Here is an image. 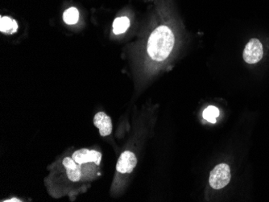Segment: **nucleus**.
Returning <instances> with one entry per match:
<instances>
[{
  "label": "nucleus",
  "instance_id": "20e7f679",
  "mask_svg": "<svg viewBox=\"0 0 269 202\" xmlns=\"http://www.w3.org/2000/svg\"><path fill=\"white\" fill-rule=\"evenodd\" d=\"M136 164L137 158L136 155L131 151H124L118 160L116 170L121 174H129L136 168Z\"/></svg>",
  "mask_w": 269,
  "mask_h": 202
},
{
  "label": "nucleus",
  "instance_id": "0eeeda50",
  "mask_svg": "<svg viewBox=\"0 0 269 202\" xmlns=\"http://www.w3.org/2000/svg\"><path fill=\"white\" fill-rule=\"evenodd\" d=\"M62 163L65 168L68 178L73 182L79 181L82 177V170L79 164L73 160V158L69 157H65Z\"/></svg>",
  "mask_w": 269,
  "mask_h": 202
},
{
  "label": "nucleus",
  "instance_id": "6e6552de",
  "mask_svg": "<svg viewBox=\"0 0 269 202\" xmlns=\"http://www.w3.org/2000/svg\"><path fill=\"white\" fill-rule=\"evenodd\" d=\"M18 24L11 17L2 16L0 20V31L4 34L15 33L18 31Z\"/></svg>",
  "mask_w": 269,
  "mask_h": 202
},
{
  "label": "nucleus",
  "instance_id": "1a4fd4ad",
  "mask_svg": "<svg viewBox=\"0 0 269 202\" xmlns=\"http://www.w3.org/2000/svg\"><path fill=\"white\" fill-rule=\"evenodd\" d=\"M130 27V21L128 17H118L114 21L113 32L115 35L124 33Z\"/></svg>",
  "mask_w": 269,
  "mask_h": 202
},
{
  "label": "nucleus",
  "instance_id": "423d86ee",
  "mask_svg": "<svg viewBox=\"0 0 269 202\" xmlns=\"http://www.w3.org/2000/svg\"><path fill=\"white\" fill-rule=\"evenodd\" d=\"M94 125L99 128L101 136H108L112 132V119L106 113L98 112L94 117Z\"/></svg>",
  "mask_w": 269,
  "mask_h": 202
},
{
  "label": "nucleus",
  "instance_id": "39448f33",
  "mask_svg": "<svg viewBox=\"0 0 269 202\" xmlns=\"http://www.w3.org/2000/svg\"><path fill=\"white\" fill-rule=\"evenodd\" d=\"M73 160H75L78 164L94 162L97 165L100 164L102 160V154L100 152L95 150H89V149H83L76 151L73 154Z\"/></svg>",
  "mask_w": 269,
  "mask_h": 202
},
{
  "label": "nucleus",
  "instance_id": "f257e3e1",
  "mask_svg": "<svg viewBox=\"0 0 269 202\" xmlns=\"http://www.w3.org/2000/svg\"><path fill=\"white\" fill-rule=\"evenodd\" d=\"M174 45L175 36L173 31L166 25H160L151 33L147 51L152 61L162 62L169 58Z\"/></svg>",
  "mask_w": 269,
  "mask_h": 202
},
{
  "label": "nucleus",
  "instance_id": "9b49d317",
  "mask_svg": "<svg viewBox=\"0 0 269 202\" xmlns=\"http://www.w3.org/2000/svg\"><path fill=\"white\" fill-rule=\"evenodd\" d=\"M219 111L217 107L213 106H208L203 112V118L211 123H216V119L219 117Z\"/></svg>",
  "mask_w": 269,
  "mask_h": 202
},
{
  "label": "nucleus",
  "instance_id": "f03ea898",
  "mask_svg": "<svg viewBox=\"0 0 269 202\" xmlns=\"http://www.w3.org/2000/svg\"><path fill=\"white\" fill-rule=\"evenodd\" d=\"M230 180V169L227 163L217 165L210 175V185L214 189L226 187Z\"/></svg>",
  "mask_w": 269,
  "mask_h": 202
},
{
  "label": "nucleus",
  "instance_id": "9d476101",
  "mask_svg": "<svg viewBox=\"0 0 269 202\" xmlns=\"http://www.w3.org/2000/svg\"><path fill=\"white\" fill-rule=\"evenodd\" d=\"M63 20L69 25L76 24L79 20V11L76 8H69L64 12Z\"/></svg>",
  "mask_w": 269,
  "mask_h": 202
},
{
  "label": "nucleus",
  "instance_id": "7ed1b4c3",
  "mask_svg": "<svg viewBox=\"0 0 269 202\" xmlns=\"http://www.w3.org/2000/svg\"><path fill=\"white\" fill-rule=\"evenodd\" d=\"M264 55L263 45L259 40H250L243 51V60L247 64L253 65L260 61Z\"/></svg>",
  "mask_w": 269,
  "mask_h": 202
},
{
  "label": "nucleus",
  "instance_id": "f8f14e48",
  "mask_svg": "<svg viewBox=\"0 0 269 202\" xmlns=\"http://www.w3.org/2000/svg\"><path fill=\"white\" fill-rule=\"evenodd\" d=\"M5 201H21V200L18 199H11V200H5Z\"/></svg>",
  "mask_w": 269,
  "mask_h": 202
}]
</instances>
